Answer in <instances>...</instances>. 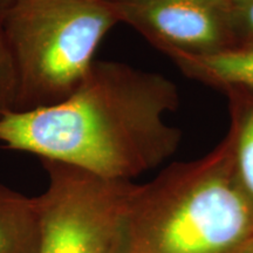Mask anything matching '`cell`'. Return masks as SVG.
<instances>
[{"label": "cell", "instance_id": "cell-1", "mask_svg": "<svg viewBox=\"0 0 253 253\" xmlns=\"http://www.w3.org/2000/svg\"><path fill=\"white\" fill-rule=\"evenodd\" d=\"M178 103L176 86L163 75L94 61L62 102L0 116V147L131 181L177 150L181 131L167 116Z\"/></svg>", "mask_w": 253, "mask_h": 253}, {"label": "cell", "instance_id": "cell-2", "mask_svg": "<svg viewBox=\"0 0 253 253\" xmlns=\"http://www.w3.org/2000/svg\"><path fill=\"white\" fill-rule=\"evenodd\" d=\"M252 242L253 204L237 177L229 132L205 156L136 186L125 253H246Z\"/></svg>", "mask_w": 253, "mask_h": 253}, {"label": "cell", "instance_id": "cell-3", "mask_svg": "<svg viewBox=\"0 0 253 253\" xmlns=\"http://www.w3.org/2000/svg\"><path fill=\"white\" fill-rule=\"evenodd\" d=\"M119 23L108 0H15L0 18L15 74L14 112L71 96Z\"/></svg>", "mask_w": 253, "mask_h": 253}, {"label": "cell", "instance_id": "cell-4", "mask_svg": "<svg viewBox=\"0 0 253 253\" xmlns=\"http://www.w3.org/2000/svg\"><path fill=\"white\" fill-rule=\"evenodd\" d=\"M48 186L38 196L39 253H125L137 184L110 181L69 164L41 160Z\"/></svg>", "mask_w": 253, "mask_h": 253}, {"label": "cell", "instance_id": "cell-5", "mask_svg": "<svg viewBox=\"0 0 253 253\" xmlns=\"http://www.w3.org/2000/svg\"><path fill=\"white\" fill-rule=\"evenodd\" d=\"M119 15L170 56L210 54L239 46L226 0H108Z\"/></svg>", "mask_w": 253, "mask_h": 253}, {"label": "cell", "instance_id": "cell-6", "mask_svg": "<svg viewBox=\"0 0 253 253\" xmlns=\"http://www.w3.org/2000/svg\"><path fill=\"white\" fill-rule=\"evenodd\" d=\"M186 77L224 93L243 90L253 94V46H236L210 54L169 56Z\"/></svg>", "mask_w": 253, "mask_h": 253}, {"label": "cell", "instance_id": "cell-7", "mask_svg": "<svg viewBox=\"0 0 253 253\" xmlns=\"http://www.w3.org/2000/svg\"><path fill=\"white\" fill-rule=\"evenodd\" d=\"M40 245L37 198L0 184V253H39Z\"/></svg>", "mask_w": 253, "mask_h": 253}, {"label": "cell", "instance_id": "cell-8", "mask_svg": "<svg viewBox=\"0 0 253 253\" xmlns=\"http://www.w3.org/2000/svg\"><path fill=\"white\" fill-rule=\"evenodd\" d=\"M230 106L229 134L232 138L233 162L238 181L253 204V94L225 91Z\"/></svg>", "mask_w": 253, "mask_h": 253}, {"label": "cell", "instance_id": "cell-9", "mask_svg": "<svg viewBox=\"0 0 253 253\" xmlns=\"http://www.w3.org/2000/svg\"><path fill=\"white\" fill-rule=\"evenodd\" d=\"M15 91L13 63L0 25V116L14 112Z\"/></svg>", "mask_w": 253, "mask_h": 253}, {"label": "cell", "instance_id": "cell-10", "mask_svg": "<svg viewBox=\"0 0 253 253\" xmlns=\"http://www.w3.org/2000/svg\"><path fill=\"white\" fill-rule=\"evenodd\" d=\"M229 4L239 46H253V0H233Z\"/></svg>", "mask_w": 253, "mask_h": 253}, {"label": "cell", "instance_id": "cell-11", "mask_svg": "<svg viewBox=\"0 0 253 253\" xmlns=\"http://www.w3.org/2000/svg\"><path fill=\"white\" fill-rule=\"evenodd\" d=\"M14 1L15 0H0V18L2 17V14H4L12 5H13Z\"/></svg>", "mask_w": 253, "mask_h": 253}, {"label": "cell", "instance_id": "cell-12", "mask_svg": "<svg viewBox=\"0 0 253 253\" xmlns=\"http://www.w3.org/2000/svg\"><path fill=\"white\" fill-rule=\"evenodd\" d=\"M246 253H253V242L251 243V245H250V248L248 249V251H246Z\"/></svg>", "mask_w": 253, "mask_h": 253}, {"label": "cell", "instance_id": "cell-13", "mask_svg": "<svg viewBox=\"0 0 253 253\" xmlns=\"http://www.w3.org/2000/svg\"><path fill=\"white\" fill-rule=\"evenodd\" d=\"M226 1H227V2H230V1H233V0H226Z\"/></svg>", "mask_w": 253, "mask_h": 253}]
</instances>
